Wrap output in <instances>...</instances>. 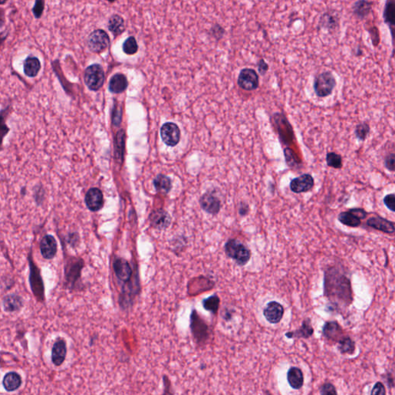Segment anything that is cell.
Listing matches in <instances>:
<instances>
[{
  "label": "cell",
  "mask_w": 395,
  "mask_h": 395,
  "mask_svg": "<svg viewBox=\"0 0 395 395\" xmlns=\"http://www.w3.org/2000/svg\"><path fill=\"white\" fill-rule=\"evenodd\" d=\"M338 343V350L343 354H352L354 353L356 349L355 342L349 336H344L337 341Z\"/></svg>",
  "instance_id": "30"
},
{
  "label": "cell",
  "mask_w": 395,
  "mask_h": 395,
  "mask_svg": "<svg viewBox=\"0 0 395 395\" xmlns=\"http://www.w3.org/2000/svg\"><path fill=\"white\" fill-rule=\"evenodd\" d=\"M85 203L89 210L97 212L104 206V198L101 190L93 187L87 191L85 196Z\"/></svg>",
  "instance_id": "16"
},
{
  "label": "cell",
  "mask_w": 395,
  "mask_h": 395,
  "mask_svg": "<svg viewBox=\"0 0 395 395\" xmlns=\"http://www.w3.org/2000/svg\"><path fill=\"white\" fill-rule=\"evenodd\" d=\"M84 82L91 91H98L104 83V71L100 64H92L85 70Z\"/></svg>",
  "instance_id": "8"
},
{
  "label": "cell",
  "mask_w": 395,
  "mask_h": 395,
  "mask_svg": "<svg viewBox=\"0 0 395 395\" xmlns=\"http://www.w3.org/2000/svg\"><path fill=\"white\" fill-rule=\"evenodd\" d=\"M8 37V34L5 33H0V46L4 44V41H6Z\"/></svg>",
  "instance_id": "48"
},
{
  "label": "cell",
  "mask_w": 395,
  "mask_h": 395,
  "mask_svg": "<svg viewBox=\"0 0 395 395\" xmlns=\"http://www.w3.org/2000/svg\"><path fill=\"white\" fill-rule=\"evenodd\" d=\"M108 29L114 37L121 35L125 31V24L124 19L121 16L114 14L108 21Z\"/></svg>",
  "instance_id": "28"
},
{
  "label": "cell",
  "mask_w": 395,
  "mask_h": 395,
  "mask_svg": "<svg viewBox=\"0 0 395 395\" xmlns=\"http://www.w3.org/2000/svg\"><path fill=\"white\" fill-rule=\"evenodd\" d=\"M201 206L203 210L210 214H218L221 209V203L218 198L213 194H206L202 197Z\"/></svg>",
  "instance_id": "21"
},
{
  "label": "cell",
  "mask_w": 395,
  "mask_h": 395,
  "mask_svg": "<svg viewBox=\"0 0 395 395\" xmlns=\"http://www.w3.org/2000/svg\"><path fill=\"white\" fill-rule=\"evenodd\" d=\"M394 159V153L393 152L390 153L388 155L386 156L384 159L385 167L388 171H391V172L394 171L395 170Z\"/></svg>",
  "instance_id": "41"
},
{
  "label": "cell",
  "mask_w": 395,
  "mask_h": 395,
  "mask_svg": "<svg viewBox=\"0 0 395 395\" xmlns=\"http://www.w3.org/2000/svg\"><path fill=\"white\" fill-rule=\"evenodd\" d=\"M287 381L292 388L295 390L301 388L304 383V377L301 369L296 367H290L287 372Z\"/></svg>",
  "instance_id": "22"
},
{
  "label": "cell",
  "mask_w": 395,
  "mask_h": 395,
  "mask_svg": "<svg viewBox=\"0 0 395 395\" xmlns=\"http://www.w3.org/2000/svg\"><path fill=\"white\" fill-rule=\"evenodd\" d=\"M323 335L327 340L337 342L343 336V331L337 321L326 322L323 325Z\"/></svg>",
  "instance_id": "19"
},
{
  "label": "cell",
  "mask_w": 395,
  "mask_h": 395,
  "mask_svg": "<svg viewBox=\"0 0 395 395\" xmlns=\"http://www.w3.org/2000/svg\"><path fill=\"white\" fill-rule=\"evenodd\" d=\"M123 51L127 55L135 54L138 51V45L134 37H130L123 44Z\"/></svg>",
  "instance_id": "36"
},
{
  "label": "cell",
  "mask_w": 395,
  "mask_h": 395,
  "mask_svg": "<svg viewBox=\"0 0 395 395\" xmlns=\"http://www.w3.org/2000/svg\"><path fill=\"white\" fill-rule=\"evenodd\" d=\"M41 252L46 260H52L57 253V243L51 235L44 236L41 242Z\"/></svg>",
  "instance_id": "17"
},
{
  "label": "cell",
  "mask_w": 395,
  "mask_h": 395,
  "mask_svg": "<svg viewBox=\"0 0 395 395\" xmlns=\"http://www.w3.org/2000/svg\"><path fill=\"white\" fill-rule=\"evenodd\" d=\"M367 226L373 230H378L386 234H393L395 232L394 223L383 218L381 216H376L370 217L367 220Z\"/></svg>",
  "instance_id": "15"
},
{
  "label": "cell",
  "mask_w": 395,
  "mask_h": 395,
  "mask_svg": "<svg viewBox=\"0 0 395 395\" xmlns=\"http://www.w3.org/2000/svg\"><path fill=\"white\" fill-rule=\"evenodd\" d=\"M268 64H266L263 60H261V61L258 63L259 72H260L261 75H264V74L267 72V71H268Z\"/></svg>",
  "instance_id": "46"
},
{
  "label": "cell",
  "mask_w": 395,
  "mask_h": 395,
  "mask_svg": "<svg viewBox=\"0 0 395 395\" xmlns=\"http://www.w3.org/2000/svg\"><path fill=\"white\" fill-rule=\"evenodd\" d=\"M114 273L117 278L124 283L131 280L133 275L132 267L127 260L122 258H117L113 263Z\"/></svg>",
  "instance_id": "14"
},
{
  "label": "cell",
  "mask_w": 395,
  "mask_h": 395,
  "mask_svg": "<svg viewBox=\"0 0 395 395\" xmlns=\"http://www.w3.org/2000/svg\"><path fill=\"white\" fill-rule=\"evenodd\" d=\"M8 131L9 128L7 127V124H5L4 115L0 114V147H1V144H2L4 137L7 135Z\"/></svg>",
  "instance_id": "42"
},
{
  "label": "cell",
  "mask_w": 395,
  "mask_h": 395,
  "mask_svg": "<svg viewBox=\"0 0 395 395\" xmlns=\"http://www.w3.org/2000/svg\"><path fill=\"white\" fill-rule=\"evenodd\" d=\"M107 1H109V2L113 3V2H114V1H115V0H107Z\"/></svg>",
  "instance_id": "50"
},
{
  "label": "cell",
  "mask_w": 395,
  "mask_h": 395,
  "mask_svg": "<svg viewBox=\"0 0 395 395\" xmlns=\"http://www.w3.org/2000/svg\"><path fill=\"white\" fill-rule=\"evenodd\" d=\"M313 333H314V329L312 326L311 320L310 318H306L303 320L298 330L287 332L285 336L289 339H309L313 336Z\"/></svg>",
  "instance_id": "18"
},
{
  "label": "cell",
  "mask_w": 395,
  "mask_h": 395,
  "mask_svg": "<svg viewBox=\"0 0 395 395\" xmlns=\"http://www.w3.org/2000/svg\"><path fill=\"white\" fill-rule=\"evenodd\" d=\"M337 219L341 224L351 228H357L361 225V220L349 210L347 212H341Z\"/></svg>",
  "instance_id": "29"
},
{
  "label": "cell",
  "mask_w": 395,
  "mask_h": 395,
  "mask_svg": "<svg viewBox=\"0 0 395 395\" xmlns=\"http://www.w3.org/2000/svg\"><path fill=\"white\" fill-rule=\"evenodd\" d=\"M29 264H30V283H31V290L37 301L43 303L45 301L44 281L41 276V270L33 260L32 252L29 254Z\"/></svg>",
  "instance_id": "4"
},
{
  "label": "cell",
  "mask_w": 395,
  "mask_h": 395,
  "mask_svg": "<svg viewBox=\"0 0 395 395\" xmlns=\"http://www.w3.org/2000/svg\"><path fill=\"white\" fill-rule=\"evenodd\" d=\"M154 187L157 191L162 193H167L171 187V183L168 177L163 174H159L154 178Z\"/></svg>",
  "instance_id": "32"
},
{
  "label": "cell",
  "mask_w": 395,
  "mask_h": 395,
  "mask_svg": "<svg viewBox=\"0 0 395 395\" xmlns=\"http://www.w3.org/2000/svg\"><path fill=\"white\" fill-rule=\"evenodd\" d=\"M314 185L315 181L313 176L309 173H305L290 181V188L292 192L301 194L311 191Z\"/></svg>",
  "instance_id": "11"
},
{
  "label": "cell",
  "mask_w": 395,
  "mask_h": 395,
  "mask_svg": "<svg viewBox=\"0 0 395 395\" xmlns=\"http://www.w3.org/2000/svg\"><path fill=\"white\" fill-rule=\"evenodd\" d=\"M225 252L228 257L234 260L239 266L247 264L251 259L250 249L236 239H230L225 245Z\"/></svg>",
  "instance_id": "2"
},
{
  "label": "cell",
  "mask_w": 395,
  "mask_h": 395,
  "mask_svg": "<svg viewBox=\"0 0 395 395\" xmlns=\"http://www.w3.org/2000/svg\"><path fill=\"white\" fill-rule=\"evenodd\" d=\"M273 124L278 132L280 140L283 144L290 145L294 141L295 135L291 124L282 113H275L273 115Z\"/></svg>",
  "instance_id": "5"
},
{
  "label": "cell",
  "mask_w": 395,
  "mask_h": 395,
  "mask_svg": "<svg viewBox=\"0 0 395 395\" xmlns=\"http://www.w3.org/2000/svg\"><path fill=\"white\" fill-rule=\"evenodd\" d=\"M87 47L93 53L103 52L109 47L110 37L103 30L93 31L87 38Z\"/></svg>",
  "instance_id": "9"
},
{
  "label": "cell",
  "mask_w": 395,
  "mask_h": 395,
  "mask_svg": "<svg viewBox=\"0 0 395 395\" xmlns=\"http://www.w3.org/2000/svg\"><path fill=\"white\" fill-rule=\"evenodd\" d=\"M45 10V0H35L32 13L36 19H41Z\"/></svg>",
  "instance_id": "38"
},
{
  "label": "cell",
  "mask_w": 395,
  "mask_h": 395,
  "mask_svg": "<svg viewBox=\"0 0 395 395\" xmlns=\"http://www.w3.org/2000/svg\"><path fill=\"white\" fill-rule=\"evenodd\" d=\"M127 87V80L122 74H117L111 77L109 83V90L114 94H120Z\"/></svg>",
  "instance_id": "27"
},
{
  "label": "cell",
  "mask_w": 395,
  "mask_h": 395,
  "mask_svg": "<svg viewBox=\"0 0 395 395\" xmlns=\"http://www.w3.org/2000/svg\"><path fill=\"white\" fill-rule=\"evenodd\" d=\"M170 217L165 212L158 210L154 212L151 216V226L158 230H164L169 226Z\"/></svg>",
  "instance_id": "26"
},
{
  "label": "cell",
  "mask_w": 395,
  "mask_h": 395,
  "mask_svg": "<svg viewBox=\"0 0 395 395\" xmlns=\"http://www.w3.org/2000/svg\"><path fill=\"white\" fill-rule=\"evenodd\" d=\"M3 384L7 391H14L21 387L22 378L17 372H9L4 377Z\"/></svg>",
  "instance_id": "24"
},
{
  "label": "cell",
  "mask_w": 395,
  "mask_h": 395,
  "mask_svg": "<svg viewBox=\"0 0 395 395\" xmlns=\"http://www.w3.org/2000/svg\"><path fill=\"white\" fill-rule=\"evenodd\" d=\"M283 154H284L285 161L286 164H287L290 168H294L297 167L299 165L302 164L301 159L298 156L296 155V153L294 152L292 148L290 147H286L283 150Z\"/></svg>",
  "instance_id": "31"
},
{
  "label": "cell",
  "mask_w": 395,
  "mask_h": 395,
  "mask_svg": "<svg viewBox=\"0 0 395 395\" xmlns=\"http://www.w3.org/2000/svg\"><path fill=\"white\" fill-rule=\"evenodd\" d=\"M8 0H0V5H4Z\"/></svg>",
  "instance_id": "49"
},
{
  "label": "cell",
  "mask_w": 395,
  "mask_h": 395,
  "mask_svg": "<svg viewBox=\"0 0 395 395\" xmlns=\"http://www.w3.org/2000/svg\"><path fill=\"white\" fill-rule=\"evenodd\" d=\"M263 315L269 323L276 324L280 323L283 319L284 308L278 302H269L263 310Z\"/></svg>",
  "instance_id": "13"
},
{
  "label": "cell",
  "mask_w": 395,
  "mask_h": 395,
  "mask_svg": "<svg viewBox=\"0 0 395 395\" xmlns=\"http://www.w3.org/2000/svg\"><path fill=\"white\" fill-rule=\"evenodd\" d=\"M326 162L327 166L335 169H341L343 167V160L340 154L335 152H328L326 154Z\"/></svg>",
  "instance_id": "34"
},
{
  "label": "cell",
  "mask_w": 395,
  "mask_h": 395,
  "mask_svg": "<svg viewBox=\"0 0 395 395\" xmlns=\"http://www.w3.org/2000/svg\"><path fill=\"white\" fill-rule=\"evenodd\" d=\"M161 136L167 145L174 147L178 144L181 137L179 128L173 123H166L161 127Z\"/></svg>",
  "instance_id": "12"
},
{
  "label": "cell",
  "mask_w": 395,
  "mask_h": 395,
  "mask_svg": "<svg viewBox=\"0 0 395 395\" xmlns=\"http://www.w3.org/2000/svg\"><path fill=\"white\" fill-rule=\"evenodd\" d=\"M349 211L354 214L355 216H357L360 220H365L368 216V213L362 208L350 209V210H349Z\"/></svg>",
  "instance_id": "43"
},
{
  "label": "cell",
  "mask_w": 395,
  "mask_h": 395,
  "mask_svg": "<svg viewBox=\"0 0 395 395\" xmlns=\"http://www.w3.org/2000/svg\"><path fill=\"white\" fill-rule=\"evenodd\" d=\"M24 306V300L21 296L11 294L6 296L4 300V307L5 311L9 313L18 311Z\"/></svg>",
  "instance_id": "25"
},
{
  "label": "cell",
  "mask_w": 395,
  "mask_h": 395,
  "mask_svg": "<svg viewBox=\"0 0 395 395\" xmlns=\"http://www.w3.org/2000/svg\"><path fill=\"white\" fill-rule=\"evenodd\" d=\"M320 392L322 395L337 394V391L335 388L334 385L332 384L331 383H329V382L323 383L321 387H320Z\"/></svg>",
  "instance_id": "40"
},
{
  "label": "cell",
  "mask_w": 395,
  "mask_h": 395,
  "mask_svg": "<svg viewBox=\"0 0 395 395\" xmlns=\"http://www.w3.org/2000/svg\"><path fill=\"white\" fill-rule=\"evenodd\" d=\"M371 393L372 395L386 394V390H385V387L384 386H383V383H382L381 382H377V383H375L373 389H372L371 393Z\"/></svg>",
  "instance_id": "44"
},
{
  "label": "cell",
  "mask_w": 395,
  "mask_h": 395,
  "mask_svg": "<svg viewBox=\"0 0 395 395\" xmlns=\"http://www.w3.org/2000/svg\"><path fill=\"white\" fill-rule=\"evenodd\" d=\"M249 213H250V206H249V205L245 203H240V207H239V213H240V216L244 217V216H247Z\"/></svg>",
  "instance_id": "45"
},
{
  "label": "cell",
  "mask_w": 395,
  "mask_h": 395,
  "mask_svg": "<svg viewBox=\"0 0 395 395\" xmlns=\"http://www.w3.org/2000/svg\"><path fill=\"white\" fill-rule=\"evenodd\" d=\"M394 7H393V0H388L386 4L384 11L385 21L390 25H393V16H394Z\"/></svg>",
  "instance_id": "37"
},
{
  "label": "cell",
  "mask_w": 395,
  "mask_h": 395,
  "mask_svg": "<svg viewBox=\"0 0 395 395\" xmlns=\"http://www.w3.org/2000/svg\"><path fill=\"white\" fill-rule=\"evenodd\" d=\"M190 320V327L194 341L199 345H204L210 338V332L208 324L200 317L196 310H193Z\"/></svg>",
  "instance_id": "7"
},
{
  "label": "cell",
  "mask_w": 395,
  "mask_h": 395,
  "mask_svg": "<svg viewBox=\"0 0 395 395\" xmlns=\"http://www.w3.org/2000/svg\"><path fill=\"white\" fill-rule=\"evenodd\" d=\"M370 125L367 122H362L356 126L354 134L358 141H364L367 139V136L370 134Z\"/></svg>",
  "instance_id": "35"
},
{
  "label": "cell",
  "mask_w": 395,
  "mask_h": 395,
  "mask_svg": "<svg viewBox=\"0 0 395 395\" xmlns=\"http://www.w3.org/2000/svg\"><path fill=\"white\" fill-rule=\"evenodd\" d=\"M337 85V81L330 71L321 73L314 79L313 90L318 97H327L331 95Z\"/></svg>",
  "instance_id": "6"
},
{
  "label": "cell",
  "mask_w": 395,
  "mask_h": 395,
  "mask_svg": "<svg viewBox=\"0 0 395 395\" xmlns=\"http://www.w3.org/2000/svg\"><path fill=\"white\" fill-rule=\"evenodd\" d=\"M41 69V63L37 57L30 55L24 63V74L29 77H37Z\"/></svg>",
  "instance_id": "23"
},
{
  "label": "cell",
  "mask_w": 395,
  "mask_h": 395,
  "mask_svg": "<svg viewBox=\"0 0 395 395\" xmlns=\"http://www.w3.org/2000/svg\"><path fill=\"white\" fill-rule=\"evenodd\" d=\"M324 296L337 307L347 308L353 303V296L350 279L336 267H330L324 273Z\"/></svg>",
  "instance_id": "1"
},
{
  "label": "cell",
  "mask_w": 395,
  "mask_h": 395,
  "mask_svg": "<svg viewBox=\"0 0 395 395\" xmlns=\"http://www.w3.org/2000/svg\"><path fill=\"white\" fill-rule=\"evenodd\" d=\"M383 204L387 207V210H390L392 213H395V194H390L385 195L383 200Z\"/></svg>",
  "instance_id": "39"
},
{
  "label": "cell",
  "mask_w": 395,
  "mask_h": 395,
  "mask_svg": "<svg viewBox=\"0 0 395 395\" xmlns=\"http://www.w3.org/2000/svg\"><path fill=\"white\" fill-rule=\"evenodd\" d=\"M6 24V14L4 9L0 7V29H2Z\"/></svg>",
  "instance_id": "47"
},
{
  "label": "cell",
  "mask_w": 395,
  "mask_h": 395,
  "mask_svg": "<svg viewBox=\"0 0 395 395\" xmlns=\"http://www.w3.org/2000/svg\"><path fill=\"white\" fill-rule=\"evenodd\" d=\"M238 85L246 91H253L258 89L260 86L258 74L253 69H243L239 74Z\"/></svg>",
  "instance_id": "10"
},
{
  "label": "cell",
  "mask_w": 395,
  "mask_h": 395,
  "mask_svg": "<svg viewBox=\"0 0 395 395\" xmlns=\"http://www.w3.org/2000/svg\"><path fill=\"white\" fill-rule=\"evenodd\" d=\"M220 299L217 295H213L209 298L205 299L203 301V307L205 310L213 313H217L220 308Z\"/></svg>",
  "instance_id": "33"
},
{
  "label": "cell",
  "mask_w": 395,
  "mask_h": 395,
  "mask_svg": "<svg viewBox=\"0 0 395 395\" xmlns=\"http://www.w3.org/2000/svg\"><path fill=\"white\" fill-rule=\"evenodd\" d=\"M67 356V344L64 339H58L52 349V362L57 367L63 364Z\"/></svg>",
  "instance_id": "20"
},
{
  "label": "cell",
  "mask_w": 395,
  "mask_h": 395,
  "mask_svg": "<svg viewBox=\"0 0 395 395\" xmlns=\"http://www.w3.org/2000/svg\"><path fill=\"white\" fill-rule=\"evenodd\" d=\"M84 266V260L77 257H70L66 262L64 267V277L66 286L74 290L81 280V271Z\"/></svg>",
  "instance_id": "3"
}]
</instances>
